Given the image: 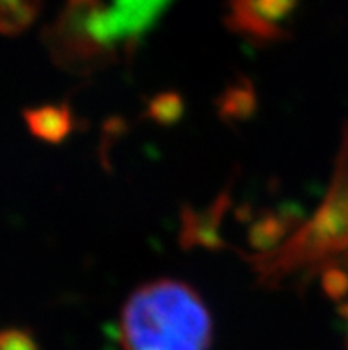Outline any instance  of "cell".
Returning <instances> with one entry per match:
<instances>
[{
	"label": "cell",
	"mask_w": 348,
	"mask_h": 350,
	"mask_svg": "<svg viewBox=\"0 0 348 350\" xmlns=\"http://www.w3.org/2000/svg\"><path fill=\"white\" fill-rule=\"evenodd\" d=\"M0 350H36L32 342L23 333L4 331L0 333Z\"/></svg>",
	"instance_id": "cell-4"
},
{
	"label": "cell",
	"mask_w": 348,
	"mask_h": 350,
	"mask_svg": "<svg viewBox=\"0 0 348 350\" xmlns=\"http://www.w3.org/2000/svg\"><path fill=\"white\" fill-rule=\"evenodd\" d=\"M40 0H0V31L16 32L32 22Z\"/></svg>",
	"instance_id": "cell-3"
},
{
	"label": "cell",
	"mask_w": 348,
	"mask_h": 350,
	"mask_svg": "<svg viewBox=\"0 0 348 350\" xmlns=\"http://www.w3.org/2000/svg\"><path fill=\"white\" fill-rule=\"evenodd\" d=\"M212 317L192 286L160 280L142 284L119 317L123 350H210Z\"/></svg>",
	"instance_id": "cell-1"
},
{
	"label": "cell",
	"mask_w": 348,
	"mask_h": 350,
	"mask_svg": "<svg viewBox=\"0 0 348 350\" xmlns=\"http://www.w3.org/2000/svg\"><path fill=\"white\" fill-rule=\"evenodd\" d=\"M172 0H112L109 8H73L64 20L68 32L88 36L96 44L139 40L157 23Z\"/></svg>",
	"instance_id": "cell-2"
}]
</instances>
